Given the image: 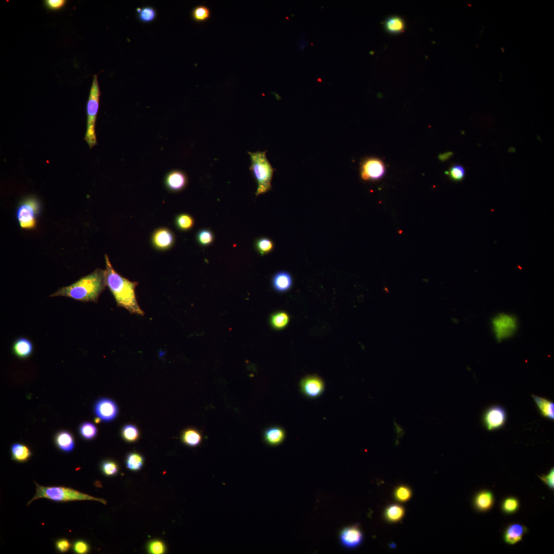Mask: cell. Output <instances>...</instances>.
Returning <instances> with one entry per match:
<instances>
[{
	"instance_id": "1",
	"label": "cell",
	"mask_w": 554,
	"mask_h": 554,
	"mask_svg": "<svg viewBox=\"0 0 554 554\" xmlns=\"http://www.w3.org/2000/svg\"><path fill=\"white\" fill-rule=\"evenodd\" d=\"M105 259L106 286L113 294L117 306L127 309L131 314L144 316L136 298L135 289L138 282L124 278L113 267L107 255H105Z\"/></svg>"
},
{
	"instance_id": "2",
	"label": "cell",
	"mask_w": 554,
	"mask_h": 554,
	"mask_svg": "<svg viewBox=\"0 0 554 554\" xmlns=\"http://www.w3.org/2000/svg\"><path fill=\"white\" fill-rule=\"evenodd\" d=\"M106 286L105 270L96 269L74 283L59 288L50 297L63 296L83 303H97Z\"/></svg>"
},
{
	"instance_id": "3",
	"label": "cell",
	"mask_w": 554,
	"mask_h": 554,
	"mask_svg": "<svg viewBox=\"0 0 554 554\" xmlns=\"http://www.w3.org/2000/svg\"><path fill=\"white\" fill-rule=\"evenodd\" d=\"M267 150L255 152L247 151L251 161L249 169L257 184L256 197L271 191L272 188V181L276 170L267 157Z\"/></svg>"
},
{
	"instance_id": "4",
	"label": "cell",
	"mask_w": 554,
	"mask_h": 554,
	"mask_svg": "<svg viewBox=\"0 0 554 554\" xmlns=\"http://www.w3.org/2000/svg\"><path fill=\"white\" fill-rule=\"evenodd\" d=\"M36 493L35 496L28 503L29 506L38 499H47L55 502H71L79 501H92L106 504L103 499L97 498L81 493L71 488L63 487H44L35 482Z\"/></svg>"
},
{
	"instance_id": "5",
	"label": "cell",
	"mask_w": 554,
	"mask_h": 554,
	"mask_svg": "<svg viewBox=\"0 0 554 554\" xmlns=\"http://www.w3.org/2000/svg\"><path fill=\"white\" fill-rule=\"evenodd\" d=\"M101 92L98 76H93L90 95L87 105V129L85 140L90 148L97 145L95 132V123L98 115Z\"/></svg>"
},
{
	"instance_id": "6",
	"label": "cell",
	"mask_w": 554,
	"mask_h": 554,
	"mask_svg": "<svg viewBox=\"0 0 554 554\" xmlns=\"http://www.w3.org/2000/svg\"><path fill=\"white\" fill-rule=\"evenodd\" d=\"M41 203L39 199L31 196L24 198L19 203L16 217L19 225L23 230H34L37 226V219L40 212Z\"/></svg>"
},
{
	"instance_id": "7",
	"label": "cell",
	"mask_w": 554,
	"mask_h": 554,
	"mask_svg": "<svg viewBox=\"0 0 554 554\" xmlns=\"http://www.w3.org/2000/svg\"><path fill=\"white\" fill-rule=\"evenodd\" d=\"M492 325L496 338L502 341L513 335L517 328V321L513 316L501 314L493 319Z\"/></svg>"
},
{
	"instance_id": "8",
	"label": "cell",
	"mask_w": 554,
	"mask_h": 554,
	"mask_svg": "<svg viewBox=\"0 0 554 554\" xmlns=\"http://www.w3.org/2000/svg\"><path fill=\"white\" fill-rule=\"evenodd\" d=\"M507 417V412L504 407L494 405L484 411L482 422L484 427L489 431L498 430L505 425Z\"/></svg>"
},
{
	"instance_id": "9",
	"label": "cell",
	"mask_w": 554,
	"mask_h": 554,
	"mask_svg": "<svg viewBox=\"0 0 554 554\" xmlns=\"http://www.w3.org/2000/svg\"><path fill=\"white\" fill-rule=\"evenodd\" d=\"M385 171V165L381 160L377 158H369L362 163L360 175L364 181H378L383 177Z\"/></svg>"
},
{
	"instance_id": "10",
	"label": "cell",
	"mask_w": 554,
	"mask_h": 554,
	"mask_svg": "<svg viewBox=\"0 0 554 554\" xmlns=\"http://www.w3.org/2000/svg\"><path fill=\"white\" fill-rule=\"evenodd\" d=\"M94 412L99 418L104 422L114 420L118 414V408L115 402L107 398L97 401L94 406Z\"/></svg>"
},
{
	"instance_id": "11",
	"label": "cell",
	"mask_w": 554,
	"mask_h": 554,
	"mask_svg": "<svg viewBox=\"0 0 554 554\" xmlns=\"http://www.w3.org/2000/svg\"><path fill=\"white\" fill-rule=\"evenodd\" d=\"M151 244L158 251H167L175 242L173 232L169 229L160 228L156 230L151 235Z\"/></svg>"
},
{
	"instance_id": "12",
	"label": "cell",
	"mask_w": 554,
	"mask_h": 554,
	"mask_svg": "<svg viewBox=\"0 0 554 554\" xmlns=\"http://www.w3.org/2000/svg\"><path fill=\"white\" fill-rule=\"evenodd\" d=\"M188 183L187 175L184 171L179 170L169 172L164 180L166 188L172 192L182 191L187 187Z\"/></svg>"
},
{
	"instance_id": "13",
	"label": "cell",
	"mask_w": 554,
	"mask_h": 554,
	"mask_svg": "<svg viewBox=\"0 0 554 554\" xmlns=\"http://www.w3.org/2000/svg\"><path fill=\"white\" fill-rule=\"evenodd\" d=\"M325 385L323 380L317 376L304 377L300 382V389L303 394L310 398L320 397L323 393Z\"/></svg>"
},
{
	"instance_id": "14",
	"label": "cell",
	"mask_w": 554,
	"mask_h": 554,
	"mask_svg": "<svg viewBox=\"0 0 554 554\" xmlns=\"http://www.w3.org/2000/svg\"><path fill=\"white\" fill-rule=\"evenodd\" d=\"M340 538L341 543L344 547L353 549L361 545L363 534L357 526H350L341 531Z\"/></svg>"
},
{
	"instance_id": "15",
	"label": "cell",
	"mask_w": 554,
	"mask_h": 554,
	"mask_svg": "<svg viewBox=\"0 0 554 554\" xmlns=\"http://www.w3.org/2000/svg\"><path fill=\"white\" fill-rule=\"evenodd\" d=\"M528 529L520 523H512L508 526L504 534L505 542L509 545H514L522 541Z\"/></svg>"
},
{
	"instance_id": "16",
	"label": "cell",
	"mask_w": 554,
	"mask_h": 554,
	"mask_svg": "<svg viewBox=\"0 0 554 554\" xmlns=\"http://www.w3.org/2000/svg\"><path fill=\"white\" fill-rule=\"evenodd\" d=\"M34 346L32 342L27 338L20 337L14 341L12 345V352L16 357L24 359L29 358L32 354Z\"/></svg>"
},
{
	"instance_id": "17",
	"label": "cell",
	"mask_w": 554,
	"mask_h": 554,
	"mask_svg": "<svg viewBox=\"0 0 554 554\" xmlns=\"http://www.w3.org/2000/svg\"><path fill=\"white\" fill-rule=\"evenodd\" d=\"M272 284L276 292H286L292 286V277L286 271L277 272L273 277Z\"/></svg>"
},
{
	"instance_id": "18",
	"label": "cell",
	"mask_w": 554,
	"mask_h": 554,
	"mask_svg": "<svg viewBox=\"0 0 554 554\" xmlns=\"http://www.w3.org/2000/svg\"><path fill=\"white\" fill-rule=\"evenodd\" d=\"M494 504L493 494L488 490H483L479 492L474 498V507L480 511H487L490 510Z\"/></svg>"
},
{
	"instance_id": "19",
	"label": "cell",
	"mask_w": 554,
	"mask_h": 554,
	"mask_svg": "<svg viewBox=\"0 0 554 554\" xmlns=\"http://www.w3.org/2000/svg\"><path fill=\"white\" fill-rule=\"evenodd\" d=\"M263 437L268 445L271 446H279L285 439V432L280 427H271L265 431Z\"/></svg>"
},
{
	"instance_id": "20",
	"label": "cell",
	"mask_w": 554,
	"mask_h": 554,
	"mask_svg": "<svg viewBox=\"0 0 554 554\" xmlns=\"http://www.w3.org/2000/svg\"><path fill=\"white\" fill-rule=\"evenodd\" d=\"M540 414L545 418L554 420V404L546 398L532 395Z\"/></svg>"
},
{
	"instance_id": "21",
	"label": "cell",
	"mask_w": 554,
	"mask_h": 554,
	"mask_svg": "<svg viewBox=\"0 0 554 554\" xmlns=\"http://www.w3.org/2000/svg\"><path fill=\"white\" fill-rule=\"evenodd\" d=\"M55 444L63 452H72L75 448V440L73 435L67 431L59 432L55 438Z\"/></svg>"
},
{
	"instance_id": "22",
	"label": "cell",
	"mask_w": 554,
	"mask_h": 554,
	"mask_svg": "<svg viewBox=\"0 0 554 554\" xmlns=\"http://www.w3.org/2000/svg\"><path fill=\"white\" fill-rule=\"evenodd\" d=\"M182 439L186 446L190 447H196L201 444L202 441V436L197 429L188 428L183 432Z\"/></svg>"
},
{
	"instance_id": "23",
	"label": "cell",
	"mask_w": 554,
	"mask_h": 554,
	"mask_svg": "<svg viewBox=\"0 0 554 554\" xmlns=\"http://www.w3.org/2000/svg\"><path fill=\"white\" fill-rule=\"evenodd\" d=\"M11 452L12 460L19 462L27 461L32 456V452L29 448L20 443L13 444L11 448Z\"/></svg>"
},
{
	"instance_id": "24",
	"label": "cell",
	"mask_w": 554,
	"mask_h": 554,
	"mask_svg": "<svg viewBox=\"0 0 554 554\" xmlns=\"http://www.w3.org/2000/svg\"><path fill=\"white\" fill-rule=\"evenodd\" d=\"M384 25L386 31L392 34H400L403 32L405 29L404 20L398 16H392L387 18L384 22Z\"/></svg>"
},
{
	"instance_id": "25",
	"label": "cell",
	"mask_w": 554,
	"mask_h": 554,
	"mask_svg": "<svg viewBox=\"0 0 554 554\" xmlns=\"http://www.w3.org/2000/svg\"><path fill=\"white\" fill-rule=\"evenodd\" d=\"M175 224L179 230L182 231H187L193 228L194 225H195V220L189 214H180L176 217Z\"/></svg>"
},
{
	"instance_id": "26",
	"label": "cell",
	"mask_w": 554,
	"mask_h": 554,
	"mask_svg": "<svg viewBox=\"0 0 554 554\" xmlns=\"http://www.w3.org/2000/svg\"><path fill=\"white\" fill-rule=\"evenodd\" d=\"M254 247L256 251L261 256H263L269 254L273 251L275 244L271 239L262 237L255 240Z\"/></svg>"
},
{
	"instance_id": "27",
	"label": "cell",
	"mask_w": 554,
	"mask_h": 554,
	"mask_svg": "<svg viewBox=\"0 0 554 554\" xmlns=\"http://www.w3.org/2000/svg\"><path fill=\"white\" fill-rule=\"evenodd\" d=\"M289 316L284 312H278L271 316L270 323L275 329L280 330L285 328L289 322Z\"/></svg>"
},
{
	"instance_id": "28",
	"label": "cell",
	"mask_w": 554,
	"mask_h": 554,
	"mask_svg": "<svg viewBox=\"0 0 554 554\" xmlns=\"http://www.w3.org/2000/svg\"><path fill=\"white\" fill-rule=\"evenodd\" d=\"M136 10L138 13V20L143 23L153 22L157 18V12L153 7L147 6L142 8L138 7Z\"/></svg>"
},
{
	"instance_id": "29",
	"label": "cell",
	"mask_w": 554,
	"mask_h": 554,
	"mask_svg": "<svg viewBox=\"0 0 554 554\" xmlns=\"http://www.w3.org/2000/svg\"><path fill=\"white\" fill-rule=\"evenodd\" d=\"M405 515V509L403 507L394 505L388 507L385 511V516L388 521L396 522L403 518Z\"/></svg>"
},
{
	"instance_id": "30",
	"label": "cell",
	"mask_w": 554,
	"mask_h": 554,
	"mask_svg": "<svg viewBox=\"0 0 554 554\" xmlns=\"http://www.w3.org/2000/svg\"><path fill=\"white\" fill-rule=\"evenodd\" d=\"M210 9L204 5H198L193 8L191 11V18L197 22H204L210 18Z\"/></svg>"
},
{
	"instance_id": "31",
	"label": "cell",
	"mask_w": 554,
	"mask_h": 554,
	"mask_svg": "<svg viewBox=\"0 0 554 554\" xmlns=\"http://www.w3.org/2000/svg\"><path fill=\"white\" fill-rule=\"evenodd\" d=\"M144 461L143 457L141 455L136 453H130L127 457V467L131 470H139L143 465Z\"/></svg>"
},
{
	"instance_id": "32",
	"label": "cell",
	"mask_w": 554,
	"mask_h": 554,
	"mask_svg": "<svg viewBox=\"0 0 554 554\" xmlns=\"http://www.w3.org/2000/svg\"><path fill=\"white\" fill-rule=\"evenodd\" d=\"M520 503L517 498L509 497L505 499L502 504V509L506 514H514L519 508Z\"/></svg>"
},
{
	"instance_id": "33",
	"label": "cell",
	"mask_w": 554,
	"mask_h": 554,
	"mask_svg": "<svg viewBox=\"0 0 554 554\" xmlns=\"http://www.w3.org/2000/svg\"><path fill=\"white\" fill-rule=\"evenodd\" d=\"M196 240L200 245L209 246L214 241V234L210 229H202L197 232Z\"/></svg>"
},
{
	"instance_id": "34",
	"label": "cell",
	"mask_w": 554,
	"mask_h": 554,
	"mask_svg": "<svg viewBox=\"0 0 554 554\" xmlns=\"http://www.w3.org/2000/svg\"><path fill=\"white\" fill-rule=\"evenodd\" d=\"M122 436L125 440L129 442H134L139 437V432L135 425L128 424L123 427Z\"/></svg>"
},
{
	"instance_id": "35",
	"label": "cell",
	"mask_w": 554,
	"mask_h": 554,
	"mask_svg": "<svg viewBox=\"0 0 554 554\" xmlns=\"http://www.w3.org/2000/svg\"><path fill=\"white\" fill-rule=\"evenodd\" d=\"M79 431L81 437L86 440H92L97 434V429L95 426L88 422L83 423L80 425Z\"/></svg>"
},
{
	"instance_id": "36",
	"label": "cell",
	"mask_w": 554,
	"mask_h": 554,
	"mask_svg": "<svg viewBox=\"0 0 554 554\" xmlns=\"http://www.w3.org/2000/svg\"><path fill=\"white\" fill-rule=\"evenodd\" d=\"M445 174L448 175L453 181L460 182L465 177V171L462 165L455 164L452 166L449 171L446 172Z\"/></svg>"
},
{
	"instance_id": "37",
	"label": "cell",
	"mask_w": 554,
	"mask_h": 554,
	"mask_svg": "<svg viewBox=\"0 0 554 554\" xmlns=\"http://www.w3.org/2000/svg\"><path fill=\"white\" fill-rule=\"evenodd\" d=\"M396 500L399 502L405 503L408 502L412 496L411 489L404 486L398 487L394 493Z\"/></svg>"
},
{
	"instance_id": "38",
	"label": "cell",
	"mask_w": 554,
	"mask_h": 554,
	"mask_svg": "<svg viewBox=\"0 0 554 554\" xmlns=\"http://www.w3.org/2000/svg\"><path fill=\"white\" fill-rule=\"evenodd\" d=\"M101 469L103 473L108 476L116 475L119 470L118 464L113 461H106L102 462Z\"/></svg>"
},
{
	"instance_id": "39",
	"label": "cell",
	"mask_w": 554,
	"mask_h": 554,
	"mask_svg": "<svg viewBox=\"0 0 554 554\" xmlns=\"http://www.w3.org/2000/svg\"><path fill=\"white\" fill-rule=\"evenodd\" d=\"M67 3L66 0H45L44 1L45 8L51 11H57L62 9Z\"/></svg>"
},
{
	"instance_id": "40",
	"label": "cell",
	"mask_w": 554,
	"mask_h": 554,
	"mask_svg": "<svg viewBox=\"0 0 554 554\" xmlns=\"http://www.w3.org/2000/svg\"><path fill=\"white\" fill-rule=\"evenodd\" d=\"M149 553L152 554H162L166 551V547L163 542L159 540H154L150 542L147 546Z\"/></svg>"
},
{
	"instance_id": "41",
	"label": "cell",
	"mask_w": 554,
	"mask_h": 554,
	"mask_svg": "<svg viewBox=\"0 0 554 554\" xmlns=\"http://www.w3.org/2000/svg\"><path fill=\"white\" fill-rule=\"evenodd\" d=\"M539 478L541 479L543 482L551 490L554 491V469L552 467L549 472L542 476H539Z\"/></svg>"
},
{
	"instance_id": "42",
	"label": "cell",
	"mask_w": 554,
	"mask_h": 554,
	"mask_svg": "<svg viewBox=\"0 0 554 554\" xmlns=\"http://www.w3.org/2000/svg\"><path fill=\"white\" fill-rule=\"evenodd\" d=\"M75 552L79 554L88 553L90 550L89 545L83 540H78L74 543L73 547Z\"/></svg>"
},
{
	"instance_id": "43",
	"label": "cell",
	"mask_w": 554,
	"mask_h": 554,
	"mask_svg": "<svg viewBox=\"0 0 554 554\" xmlns=\"http://www.w3.org/2000/svg\"><path fill=\"white\" fill-rule=\"evenodd\" d=\"M71 544L66 539H60L55 543V547L60 552L65 553L71 548Z\"/></svg>"
},
{
	"instance_id": "44",
	"label": "cell",
	"mask_w": 554,
	"mask_h": 554,
	"mask_svg": "<svg viewBox=\"0 0 554 554\" xmlns=\"http://www.w3.org/2000/svg\"><path fill=\"white\" fill-rule=\"evenodd\" d=\"M453 155V154L452 153V152H446V153H445V154H440L438 158H439V160H440L441 161H445L449 159L450 158V157H451V156Z\"/></svg>"
}]
</instances>
